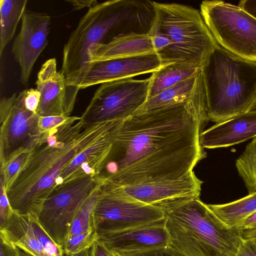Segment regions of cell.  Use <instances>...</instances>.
<instances>
[{"label":"cell","instance_id":"obj_11","mask_svg":"<svg viewBox=\"0 0 256 256\" xmlns=\"http://www.w3.org/2000/svg\"><path fill=\"white\" fill-rule=\"evenodd\" d=\"M0 118V164L3 168L16 155L30 152L42 132L40 116L25 106L24 90L1 99Z\"/></svg>","mask_w":256,"mask_h":256},{"label":"cell","instance_id":"obj_41","mask_svg":"<svg viewBox=\"0 0 256 256\" xmlns=\"http://www.w3.org/2000/svg\"><path fill=\"white\" fill-rule=\"evenodd\" d=\"M247 112H256V94Z\"/></svg>","mask_w":256,"mask_h":256},{"label":"cell","instance_id":"obj_7","mask_svg":"<svg viewBox=\"0 0 256 256\" xmlns=\"http://www.w3.org/2000/svg\"><path fill=\"white\" fill-rule=\"evenodd\" d=\"M202 16L218 44L242 58L256 62V19L238 6L204 0Z\"/></svg>","mask_w":256,"mask_h":256},{"label":"cell","instance_id":"obj_40","mask_svg":"<svg viewBox=\"0 0 256 256\" xmlns=\"http://www.w3.org/2000/svg\"><path fill=\"white\" fill-rule=\"evenodd\" d=\"M242 234L244 238L251 239L256 242V228L244 231L242 232Z\"/></svg>","mask_w":256,"mask_h":256},{"label":"cell","instance_id":"obj_3","mask_svg":"<svg viewBox=\"0 0 256 256\" xmlns=\"http://www.w3.org/2000/svg\"><path fill=\"white\" fill-rule=\"evenodd\" d=\"M146 26V13L138 0H110L90 7L64 47L60 72L67 84L71 86L90 66L88 52L92 46L142 34Z\"/></svg>","mask_w":256,"mask_h":256},{"label":"cell","instance_id":"obj_32","mask_svg":"<svg viewBox=\"0 0 256 256\" xmlns=\"http://www.w3.org/2000/svg\"><path fill=\"white\" fill-rule=\"evenodd\" d=\"M24 90V103L26 108L31 112H36L40 99V92L36 88H26Z\"/></svg>","mask_w":256,"mask_h":256},{"label":"cell","instance_id":"obj_22","mask_svg":"<svg viewBox=\"0 0 256 256\" xmlns=\"http://www.w3.org/2000/svg\"><path fill=\"white\" fill-rule=\"evenodd\" d=\"M208 205L226 225L240 230L245 220L256 211V192L230 202Z\"/></svg>","mask_w":256,"mask_h":256},{"label":"cell","instance_id":"obj_17","mask_svg":"<svg viewBox=\"0 0 256 256\" xmlns=\"http://www.w3.org/2000/svg\"><path fill=\"white\" fill-rule=\"evenodd\" d=\"M164 220L99 236L98 240L116 255L170 246V236Z\"/></svg>","mask_w":256,"mask_h":256},{"label":"cell","instance_id":"obj_30","mask_svg":"<svg viewBox=\"0 0 256 256\" xmlns=\"http://www.w3.org/2000/svg\"><path fill=\"white\" fill-rule=\"evenodd\" d=\"M70 117L66 116H40L39 128L42 132L54 129L66 122Z\"/></svg>","mask_w":256,"mask_h":256},{"label":"cell","instance_id":"obj_4","mask_svg":"<svg viewBox=\"0 0 256 256\" xmlns=\"http://www.w3.org/2000/svg\"><path fill=\"white\" fill-rule=\"evenodd\" d=\"M170 246L184 256H235L242 232L229 227L200 197L178 198L160 205Z\"/></svg>","mask_w":256,"mask_h":256},{"label":"cell","instance_id":"obj_6","mask_svg":"<svg viewBox=\"0 0 256 256\" xmlns=\"http://www.w3.org/2000/svg\"><path fill=\"white\" fill-rule=\"evenodd\" d=\"M154 3L156 15L152 25L170 41L156 52L162 65L186 64L201 70L218 44L200 11L182 4Z\"/></svg>","mask_w":256,"mask_h":256},{"label":"cell","instance_id":"obj_28","mask_svg":"<svg viewBox=\"0 0 256 256\" xmlns=\"http://www.w3.org/2000/svg\"><path fill=\"white\" fill-rule=\"evenodd\" d=\"M30 152L16 155L3 168H0V177L7 189L17 175L28 158Z\"/></svg>","mask_w":256,"mask_h":256},{"label":"cell","instance_id":"obj_27","mask_svg":"<svg viewBox=\"0 0 256 256\" xmlns=\"http://www.w3.org/2000/svg\"><path fill=\"white\" fill-rule=\"evenodd\" d=\"M98 239V235L95 229L86 233L68 236L62 246L64 254L72 256L90 248Z\"/></svg>","mask_w":256,"mask_h":256},{"label":"cell","instance_id":"obj_13","mask_svg":"<svg viewBox=\"0 0 256 256\" xmlns=\"http://www.w3.org/2000/svg\"><path fill=\"white\" fill-rule=\"evenodd\" d=\"M50 17L46 13L26 10L12 52L20 69V82L27 86L38 57L48 44Z\"/></svg>","mask_w":256,"mask_h":256},{"label":"cell","instance_id":"obj_38","mask_svg":"<svg viewBox=\"0 0 256 256\" xmlns=\"http://www.w3.org/2000/svg\"><path fill=\"white\" fill-rule=\"evenodd\" d=\"M66 2H70L74 7V10H79L85 8H90L97 4L96 0H68Z\"/></svg>","mask_w":256,"mask_h":256},{"label":"cell","instance_id":"obj_21","mask_svg":"<svg viewBox=\"0 0 256 256\" xmlns=\"http://www.w3.org/2000/svg\"><path fill=\"white\" fill-rule=\"evenodd\" d=\"M202 81V76L200 70L196 74L148 99L136 113L185 102L193 96Z\"/></svg>","mask_w":256,"mask_h":256},{"label":"cell","instance_id":"obj_10","mask_svg":"<svg viewBox=\"0 0 256 256\" xmlns=\"http://www.w3.org/2000/svg\"><path fill=\"white\" fill-rule=\"evenodd\" d=\"M150 77L104 83L81 116L86 124L122 120L134 115L148 100Z\"/></svg>","mask_w":256,"mask_h":256},{"label":"cell","instance_id":"obj_9","mask_svg":"<svg viewBox=\"0 0 256 256\" xmlns=\"http://www.w3.org/2000/svg\"><path fill=\"white\" fill-rule=\"evenodd\" d=\"M98 184L92 176L68 180L56 186L44 202L38 219L58 245L62 246L74 218Z\"/></svg>","mask_w":256,"mask_h":256},{"label":"cell","instance_id":"obj_36","mask_svg":"<svg viewBox=\"0 0 256 256\" xmlns=\"http://www.w3.org/2000/svg\"><path fill=\"white\" fill-rule=\"evenodd\" d=\"M0 256H18V248L0 240Z\"/></svg>","mask_w":256,"mask_h":256},{"label":"cell","instance_id":"obj_2","mask_svg":"<svg viewBox=\"0 0 256 256\" xmlns=\"http://www.w3.org/2000/svg\"><path fill=\"white\" fill-rule=\"evenodd\" d=\"M118 122L86 124L81 116H70L60 126L42 132L6 189L12 209L38 216L57 179L74 158Z\"/></svg>","mask_w":256,"mask_h":256},{"label":"cell","instance_id":"obj_31","mask_svg":"<svg viewBox=\"0 0 256 256\" xmlns=\"http://www.w3.org/2000/svg\"><path fill=\"white\" fill-rule=\"evenodd\" d=\"M148 34L152 38V44L156 52L167 47L170 44L168 36L153 25Z\"/></svg>","mask_w":256,"mask_h":256},{"label":"cell","instance_id":"obj_24","mask_svg":"<svg viewBox=\"0 0 256 256\" xmlns=\"http://www.w3.org/2000/svg\"><path fill=\"white\" fill-rule=\"evenodd\" d=\"M27 0H0V56L13 38L26 11Z\"/></svg>","mask_w":256,"mask_h":256},{"label":"cell","instance_id":"obj_8","mask_svg":"<svg viewBox=\"0 0 256 256\" xmlns=\"http://www.w3.org/2000/svg\"><path fill=\"white\" fill-rule=\"evenodd\" d=\"M164 220L160 206L136 200L99 182L92 214L93 226L98 236Z\"/></svg>","mask_w":256,"mask_h":256},{"label":"cell","instance_id":"obj_26","mask_svg":"<svg viewBox=\"0 0 256 256\" xmlns=\"http://www.w3.org/2000/svg\"><path fill=\"white\" fill-rule=\"evenodd\" d=\"M98 187L86 200L74 218L67 237L86 233L94 229L92 214L96 202Z\"/></svg>","mask_w":256,"mask_h":256},{"label":"cell","instance_id":"obj_5","mask_svg":"<svg viewBox=\"0 0 256 256\" xmlns=\"http://www.w3.org/2000/svg\"><path fill=\"white\" fill-rule=\"evenodd\" d=\"M201 70L210 120L220 123L247 112L256 94V62L218 45Z\"/></svg>","mask_w":256,"mask_h":256},{"label":"cell","instance_id":"obj_14","mask_svg":"<svg viewBox=\"0 0 256 256\" xmlns=\"http://www.w3.org/2000/svg\"><path fill=\"white\" fill-rule=\"evenodd\" d=\"M156 52L90 63L85 72L71 86L80 90L106 82L152 73L162 66Z\"/></svg>","mask_w":256,"mask_h":256},{"label":"cell","instance_id":"obj_39","mask_svg":"<svg viewBox=\"0 0 256 256\" xmlns=\"http://www.w3.org/2000/svg\"><path fill=\"white\" fill-rule=\"evenodd\" d=\"M256 228V211L247 218L240 228L242 232Z\"/></svg>","mask_w":256,"mask_h":256},{"label":"cell","instance_id":"obj_23","mask_svg":"<svg viewBox=\"0 0 256 256\" xmlns=\"http://www.w3.org/2000/svg\"><path fill=\"white\" fill-rule=\"evenodd\" d=\"M200 70L186 64L172 63L162 66L152 73L148 99L196 74Z\"/></svg>","mask_w":256,"mask_h":256},{"label":"cell","instance_id":"obj_42","mask_svg":"<svg viewBox=\"0 0 256 256\" xmlns=\"http://www.w3.org/2000/svg\"><path fill=\"white\" fill-rule=\"evenodd\" d=\"M72 256H90V248L86 249Z\"/></svg>","mask_w":256,"mask_h":256},{"label":"cell","instance_id":"obj_35","mask_svg":"<svg viewBox=\"0 0 256 256\" xmlns=\"http://www.w3.org/2000/svg\"><path fill=\"white\" fill-rule=\"evenodd\" d=\"M90 256H114V254L102 242L98 240L90 248Z\"/></svg>","mask_w":256,"mask_h":256},{"label":"cell","instance_id":"obj_25","mask_svg":"<svg viewBox=\"0 0 256 256\" xmlns=\"http://www.w3.org/2000/svg\"><path fill=\"white\" fill-rule=\"evenodd\" d=\"M236 166L248 194L256 192V137L236 159Z\"/></svg>","mask_w":256,"mask_h":256},{"label":"cell","instance_id":"obj_12","mask_svg":"<svg viewBox=\"0 0 256 256\" xmlns=\"http://www.w3.org/2000/svg\"><path fill=\"white\" fill-rule=\"evenodd\" d=\"M0 240L31 256H64L58 245L43 228L38 216L14 210L0 228Z\"/></svg>","mask_w":256,"mask_h":256},{"label":"cell","instance_id":"obj_15","mask_svg":"<svg viewBox=\"0 0 256 256\" xmlns=\"http://www.w3.org/2000/svg\"><path fill=\"white\" fill-rule=\"evenodd\" d=\"M36 84L41 94L36 112L40 116H70L80 90L67 84L65 76L57 70L54 58L42 64L38 74Z\"/></svg>","mask_w":256,"mask_h":256},{"label":"cell","instance_id":"obj_43","mask_svg":"<svg viewBox=\"0 0 256 256\" xmlns=\"http://www.w3.org/2000/svg\"><path fill=\"white\" fill-rule=\"evenodd\" d=\"M114 256H115V255H114Z\"/></svg>","mask_w":256,"mask_h":256},{"label":"cell","instance_id":"obj_19","mask_svg":"<svg viewBox=\"0 0 256 256\" xmlns=\"http://www.w3.org/2000/svg\"><path fill=\"white\" fill-rule=\"evenodd\" d=\"M114 128L97 138L74 158L57 179L56 186L74 178L97 176L110 152Z\"/></svg>","mask_w":256,"mask_h":256},{"label":"cell","instance_id":"obj_20","mask_svg":"<svg viewBox=\"0 0 256 256\" xmlns=\"http://www.w3.org/2000/svg\"><path fill=\"white\" fill-rule=\"evenodd\" d=\"M148 34H130L116 38L110 42L92 46L88 50L90 63L154 52Z\"/></svg>","mask_w":256,"mask_h":256},{"label":"cell","instance_id":"obj_1","mask_svg":"<svg viewBox=\"0 0 256 256\" xmlns=\"http://www.w3.org/2000/svg\"><path fill=\"white\" fill-rule=\"evenodd\" d=\"M202 84L187 102L120 120L98 180L114 187L175 180L206 156L200 134L209 121Z\"/></svg>","mask_w":256,"mask_h":256},{"label":"cell","instance_id":"obj_37","mask_svg":"<svg viewBox=\"0 0 256 256\" xmlns=\"http://www.w3.org/2000/svg\"><path fill=\"white\" fill-rule=\"evenodd\" d=\"M238 6L256 19V0H242Z\"/></svg>","mask_w":256,"mask_h":256},{"label":"cell","instance_id":"obj_16","mask_svg":"<svg viewBox=\"0 0 256 256\" xmlns=\"http://www.w3.org/2000/svg\"><path fill=\"white\" fill-rule=\"evenodd\" d=\"M202 183L194 172L180 178L125 187H114L102 182L124 196L148 204L156 206L178 198L200 197Z\"/></svg>","mask_w":256,"mask_h":256},{"label":"cell","instance_id":"obj_34","mask_svg":"<svg viewBox=\"0 0 256 256\" xmlns=\"http://www.w3.org/2000/svg\"><path fill=\"white\" fill-rule=\"evenodd\" d=\"M235 256H256V242L243 237Z\"/></svg>","mask_w":256,"mask_h":256},{"label":"cell","instance_id":"obj_29","mask_svg":"<svg viewBox=\"0 0 256 256\" xmlns=\"http://www.w3.org/2000/svg\"><path fill=\"white\" fill-rule=\"evenodd\" d=\"M0 228L2 227L12 216L14 210L12 209L8 197L5 186L2 178L0 177Z\"/></svg>","mask_w":256,"mask_h":256},{"label":"cell","instance_id":"obj_33","mask_svg":"<svg viewBox=\"0 0 256 256\" xmlns=\"http://www.w3.org/2000/svg\"><path fill=\"white\" fill-rule=\"evenodd\" d=\"M115 256H184L170 246Z\"/></svg>","mask_w":256,"mask_h":256},{"label":"cell","instance_id":"obj_18","mask_svg":"<svg viewBox=\"0 0 256 256\" xmlns=\"http://www.w3.org/2000/svg\"><path fill=\"white\" fill-rule=\"evenodd\" d=\"M256 137V112H246L222 122L216 124L200 134L204 148H225Z\"/></svg>","mask_w":256,"mask_h":256}]
</instances>
